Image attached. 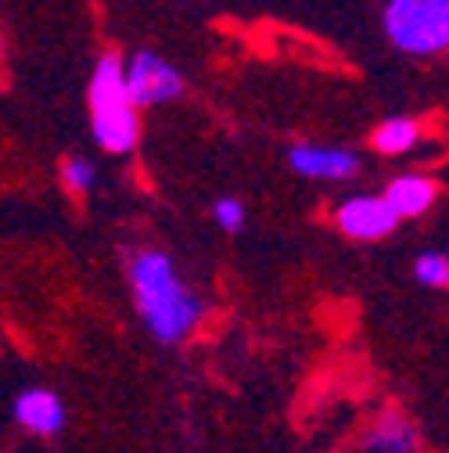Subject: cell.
I'll return each instance as SVG.
<instances>
[{
  "label": "cell",
  "instance_id": "1",
  "mask_svg": "<svg viewBox=\"0 0 449 453\" xmlns=\"http://www.w3.org/2000/svg\"><path fill=\"white\" fill-rule=\"evenodd\" d=\"M126 280L133 292L137 317L144 320L148 334L162 346H180L202 327L205 299L194 285H187L177 270L173 256L162 249H137L126 256Z\"/></svg>",
  "mask_w": 449,
  "mask_h": 453
},
{
  "label": "cell",
  "instance_id": "2",
  "mask_svg": "<svg viewBox=\"0 0 449 453\" xmlns=\"http://www.w3.org/2000/svg\"><path fill=\"white\" fill-rule=\"evenodd\" d=\"M90 119H94V137L104 151L126 155L141 141V119L137 108L126 94V76H123V58L116 50H108L97 58L94 76H90Z\"/></svg>",
  "mask_w": 449,
  "mask_h": 453
},
{
  "label": "cell",
  "instance_id": "3",
  "mask_svg": "<svg viewBox=\"0 0 449 453\" xmlns=\"http://www.w3.org/2000/svg\"><path fill=\"white\" fill-rule=\"evenodd\" d=\"M381 29L410 58L449 54V0H381Z\"/></svg>",
  "mask_w": 449,
  "mask_h": 453
},
{
  "label": "cell",
  "instance_id": "4",
  "mask_svg": "<svg viewBox=\"0 0 449 453\" xmlns=\"http://www.w3.org/2000/svg\"><path fill=\"white\" fill-rule=\"evenodd\" d=\"M123 76H126V94H130L133 108L165 104V101H177L184 94L180 69L173 62H165L155 50H137L130 62H123Z\"/></svg>",
  "mask_w": 449,
  "mask_h": 453
},
{
  "label": "cell",
  "instance_id": "5",
  "mask_svg": "<svg viewBox=\"0 0 449 453\" xmlns=\"http://www.w3.org/2000/svg\"><path fill=\"white\" fill-rule=\"evenodd\" d=\"M288 165L306 180H323V184H339L353 180L360 173V155L342 144H316V141H295L288 148Z\"/></svg>",
  "mask_w": 449,
  "mask_h": 453
},
{
  "label": "cell",
  "instance_id": "6",
  "mask_svg": "<svg viewBox=\"0 0 449 453\" xmlns=\"http://www.w3.org/2000/svg\"><path fill=\"white\" fill-rule=\"evenodd\" d=\"M334 223L339 231L353 242H381L400 226L396 212L388 209V202L381 195H353L334 209Z\"/></svg>",
  "mask_w": 449,
  "mask_h": 453
},
{
  "label": "cell",
  "instance_id": "7",
  "mask_svg": "<svg viewBox=\"0 0 449 453\" xmlns=\"http://www.w3.org/2000/svg\"><path fill=\"white\" fill-rule=\"evenodd\" d=\"M11 418L19 428H26L29 435H40V439H54L62 428H65V403L58 392L50 388H22L11 403Z\"/></svg>",
  "mask_w": 449,
  "mask_h": 453
},
{
  "label": "cell",
  "instance_id": "8",
  "mask_svg": "<svg viewBox=\"0 0 449 453\" xmlns=\"http://www.w3.org/2000/svg\"><path fill=\"white\" fill-rule=\"evenodd\" d=\"M360 446L363 453H417L421 432L403 411H384L367 425Z\"/></svg>",
  "mask_w": 449,
  "mask_h": 453
},
{
  "label": "cell",
  "instance_id": "9",
  "mask_svg": "<svg viewBox=\"0 0 449 453\" xmlns=\"http://www.w3.org/2000/svg\"><path fill=\"white\" fill-rule=\"evenodd\" d=\"M435 195H438V188H435L431 177L403 173V177H396V180L384 188L381 198L388 202V209L396 212V219L403 223V219H417V216H424V212L435 205Z\"/></svg>",
  "mask_w": 449,
  "mask_h": 453
},
{
  "label": "cell",
  "instance_id": "10",
  "mask_svg": "<svg viewBox=\"0 0 449 453\" xmlns=\"http://www.w3.org/2000/svg\"><path fill=\"white\" fill-rule=\"evenodd\" d=\"M421 141V123L414 116H392L370 134V148L377 155H407Z\"/></svg>",
  "mask_w": 449,
  "mask_h": 453
},
{
  "label": "cell",
  "instance_id": "11",
  "mask_svg": "<svg viewBox=\"0 0 449 453\" xmlns=\"http://www.w3.org/2000/svg\"><path fill=\"white\" fill-rule=\"evenodd\" d=\"M414 277L428 288H449V256L438 249H428L414 259Z\"/></svg>",
  "mask_w": 449,
  "mask_h": 453
},
{
  "label": "cell",
  "instance_id": "12",
  "mask_svg": "<svg viewBox=\"0 0 449 453\" xmlns=\"http://www.w3.org/2000/svg\"><path fill=\"white\" fill-rule=\"evenodd\" d=\"M62 180H65V188L72 195H87L97 184V165L87 155H69L62 162Z\"/></svg>",
  "mask_w": 449,
  "mask_h": 453
},
{
  "label": "cell",
  "instance_id": "13",
  "mask_svg": "<svg viewBox=\"0 0 449 453\" xmlns=\"http://www.w3.org/2000/svg\"><path fill=\"white\" fill-rule=\"evenodd\" d=\"M212 219H216L227 234H238L241 226H245V219H248V212H245V205H241L238 198H216V202H212Z\"/></svg>",
  "mask_w": 449,
  "mask_h": 453
},
{
  "label": "cell",
  "instance_id": "14",
  "mask_svg": "<svg viewBox=\"0 0 449 453\" xmlns=\"http://www.w3.org/2000/svg\"><path fill=\"white\" fill-rule=\"evenodd\" d=\"M0 58H4V40H0Z\"/></svg>",
  "mask_w": 449,
  "mask_h": 453
}]
</instances>
